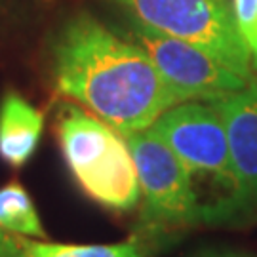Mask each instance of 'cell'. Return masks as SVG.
Masks as SVG:
<instances>
[{
    "instance_id": "6da1fadb",
    "label": "cell",
    "mask_w": 257,
    "mask_h": 257,
    "mask_svg": "<svg viewBox=\"0 0 257 257\" xmlns=\"http://www.w3.org/2000/svg\"><path fill=\"white\" fill-rule=\"evenodd\" d=\"M50 59L55 92L122 136L151 128L181 103L138 42L120 38L84 12L55 33Z\"/></svg>"
},
{
    "instance_id": "7a4b0ae2",
    "label": "cell",
    "mask_w": 257,
    "mask_h": 257,
    "mask_svg": "<svg viewBox=\"0 0 257 257\" xmlns=\"http://www.w3.org/2000/svg\"><path fill=\"white\" fill-rule=\"evenodd\" d=\"M55 136L67 170L90 200L110 211H130L141 202L136 162L118 130L80 105L63 103Z\"/></svg>"
},
{
    "instance_id": "3957f363",
    "label": "cell",
    "mask_w": 257,
    "mask_h": 257,
    "mask_svg": "<svg viewBox=\"0 0 257 257\" xmlns=\"http://www.w3.org/2000/svg\"><path fill=\"white\" fill-rule=\"evenodd\" d=\"M132 19L204 48L240 76L255 80L251 55L229 0H110Z\"/></svg>"
},
{
    "instance_id": "277c9868",
    "label": "cell",
    "mask_w": 257,
    "mask_h": 257,
    "mask_svg": "<svg viewBox=\"0 0 257 257\" xmlns=\"http://www.w3.org/2000/svg\"><path fill=\"white\" fill-rule=\"evenodd\" d=\"M141 189L149 229H177L208 223L193 174L153 128L126 136Z\"/></svg>"
},
{
    "instance_id": "5b68a950",
    "label": "cell",
    "mask_w": 257,
    "mask_h": 257,
    "mask_svg": "<svg viewBox=\"0 0 257 257\" xmlns=\"http://www.w3.org/2000/svg\"><path fill=\"white\" fill-rule=\"evenodd\" d=\"M194 175L210 177L221 191L217 221L227 219L234 189L225 122L211 101H183L168 109L151 126Z\"/></svg>"
},
{
    "instance_id": "8992f818",
    "label": "cell",
    "mask_w": 257,
    "mask_h": 257,
    "mask_svg": "<svg viewBox=\"0 0 257 257\" xmlns=\"http://www.w3.org/2000/svg\"><path fill=\"white\" fill-rule=\"evenodd\" d=\"M130 37L143 48L170 90L183 101H215L249 82L193 42L179 40L130 19Z\"/></svg>"
},
{
    "instance_id": "52a82bcc",
    "label": "cell",
    "mask_w": 257,
    "mask_h": 257,
    "mask_svg": "<svg viewBox=\"0 0 257 257\" xmlns=\"http://www.w3.org/2000/svg\"><path fill=\"white\" fill-rule=\"evenodd\" d=\"M229 139L234 189L227 219L257 211V78L244 90L215 101Z\"/></svg>"
},
{
    "instance_id": "ba28073f",
    "label": "cell",
    "mask_w": 257,
    "mask_h": 257,
    "mask_svg": "<svg viewBox=\"0 0 257 257\" xmlns=\"http://www.w3.org/2000/svg\"><path fill=\"white\" fill-rule=\"evenodd\" d=\"M44 130V114L21 93L6 92L0 99V160L23 168L37 153Z\"/></svg>"
},
{
    "instance_id": "9c48e42d",
    "label": "cell",
    "mask_w": 257,
    "mask_h": 257,
    "mask_svg": "<svg viewBox=\"0 0 257 257\" xmlns=\"http://www.w3.org/2000/svg\"><path fill=\"white\" fill-rule=\"evenodd\" d=\"M0 227L16 236L46 238L33 198L18 181H10L0 189Z\"/></svg>"
},
{
    "instance_id": "30bf717a",
    "label": "cell",
    "mask_w": 257,
    "mask_h": 257,
    "mask_svg": "<svg viewBox=\"0 0 257 257\" xmlns=\"http://www.w3.org/2000/svg\"><path fill=\"white\" fill-rule=\"evenodd\" d=\"M25 257H147L143 244L130 238L118 244H55L18 236Z\"/></svg>"
},
{
    "instance_id": "8fae6325",
    "label": "cell",
    "mask_w": 257,
    "mask_h": 257,
    "mask_svg": "<svg viewBox=\"0 0 257 257\" xmlns=\"http://www.w3.org/2000/svg\"><path fill=\"white\" fill-rule=\"evenodd\" d=\"M232 14L240 35L251 55V65L257 73V0H230Z\"/></svg>"
},
{
    "instance_id": "7c38bea8",
    "label": "cell",
    "mask_w": 257,
    "mask_h": 257,
    "mask_svg": "<svg viewBox=\"0 0 257 257\" xmlns=\"http://www.w3.org/2000/svg\"><path fill=\"white\" fill-rule=\"evenodd\" d=\"M0 257H25L18 236L0 227Z\"/></svg>"
},
{
    "instance_id": "4fadbf2b",
    "label": "cell",
    "mask_w": 257,
    "mask_h": 257,
    "mask_svg": "<svg viewBox=\"0 0 257 257\" xmlns=\"http://www.w3.org/2000/svg\"><path fill=\"white\" fill-rule=\"evenodd\" d=\"M204 257H244V255H234V253H211V255Z\"/></svg>"
}]
</instances>
